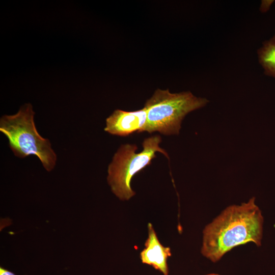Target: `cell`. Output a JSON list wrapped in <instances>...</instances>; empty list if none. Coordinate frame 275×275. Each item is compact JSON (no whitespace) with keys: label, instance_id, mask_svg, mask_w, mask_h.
<instances>
[{"label":"cell","instance_id":"obj_1","mask_svg":"<svg viewBox=\"0 0 275 275\" xmlns=\"http://www.w3.org/2000/svg\"><path fill=\"white\" fill-rule=\"evenodd\" d=\"M264 217L252 197L225 208L203 229L202 255L215 263L234 248L249 242L261 245Z\"/></svg>","mask_w":275,"mask_h":275},{"label":"cell","instance_id":"obj_2","mask_svg":"<svg viewBox=\"0 0 275 275\" xmlns=\"http://www.w3.org/2000/svg\"><path fill=\"white\" fill-rule=\"evenodd\" d=\"M34 115L31 104H25L16 114L1 118L0 131L7 138L15 156L24 158L30 155H36L44 169L50 172L56 165L57 154L49 140L38 132Z\"/></svg>","mask_w":275,"mask_h":275},{"label":"cell","instance_id":"obj_3","mask_svg":"<svg viewBox=\"0 0 275 275\" xmlns=\"http://www.w3.org/2000/svg\"><path fill=\"white\" fill-rule=\"evenodd\" d=\"M208 102L207 99L198 97L189 91L172 93L169 89H157L145 104L147 121L142 132L178 134L185 116Z\"/></svg>","mask_w":275,"mask_h":275},{"label":"cell","instance_id":"obj_4","mask_svg":"<svg viewBox=\"0 0 275 275\" xmlns=\"http://www.w3.org/2000/svg\"><path fill=\"white\" fill-rule=\"evenodd\" d=\"M161 142L160 135H156L144 140L143 150L136 153L135 145H121L114 154L108 166L107 180L112 192L120 200L127 201L135 195L131 187L133 177L151 164L159 152L169 159L167 152L159 146Z\"/></svg>","mask_w":275,"mask_h":275},{"label":"cell","instance_id":"obj_5","mask_svg":"<svg viewBox=\"0 0 275 275\" xmlns=\"http://www.w3.org/2000/svg\"><path fill=\"white\" fill-rule=\"evenodd\" d=\"M147 121V112L144 107L135 111L116 109L106 119L105 131L113 135L126 136L133 132L141 133Z\"/></svg>","mask_w":275,"mask_h":275},{"label":"cell","instance_id":"obj_6","mask_svg":"<svg viewBox=\"0 0 275 275\" xmlns=\"http://www.w3.org/2000/svg\"><path fill=\"white\" fill-rule=\"evenodd\" d=\"M169 247L164 246L159 241L151 223L148 224V237L145 248L140 253L143 263L152 266L163 275H169L168 259L171 256Z\"/></svg>","mask_w":275,"mask_h":275},{"label":"cell","instance_id":"obj_7","mask_svg":"<svg viewBox=\"0 0 275 275\" xmlns=\"http://www.w3.org/2000/svg\"><path fill=\"white\" fill-rule=\"evenodd\" d=\"M258 57L264 73L275 79V35L260 48Z\"/></svg>","mask_w":275,"mask_h":275},{"label":"cell","instance_id":"obj_8","mask_svg":"<svg viewBox=\"0 0 275 275\" xmlns=\"http://www.w3.org/2000/svg\"><path fill=\"white\" fill-rule=\"evenodd\" d=\"M273 1H262L261 5L260 7V10L262 12H265L267 11L272 4Z\"/></svg>","mask_w":275,"mask_h":275},{"label":"cell","instance_id":"obj_9","mask_svg":"<svg viewBox=\"0 0 275 275\" xmlns=\"http://www.w3.org/2000/svg\"><path fill=\"white\" fill-rule=\"evenodd\" d=\"M205 275H221V274H218V273H211L206 274H205Z\"/></svg>","mask_w":275,"mask_h":275}]
</instances>
